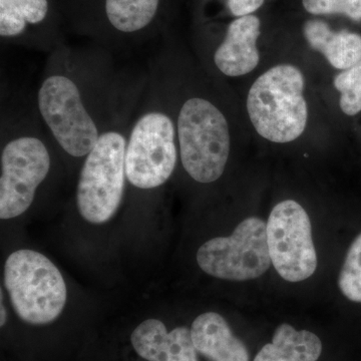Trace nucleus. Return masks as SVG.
Masks as SVG:
<instances>
[{
	"mask_svg": "<svg viewBox=\"0 0 361 361\" xmlns=\"http://www.w3.org/2000/svg\"><path fill=\"white\" fill-rule=\"evenodd\" d=\"M0 218L13 219L32 205L40 185L52 167L56 147L37 115L35 103L1 108Z\"/></svg>",
	"mask_w": 361,
	"mask_h": 361,
	"instance_id": "obj_2",
	"label": "nucleus"
},
{
	"mask_svg": "<svg viewBox=\"0 0 361 361\" xmlns=\"http://www.w3.org/2000/svg\"><path fill=\"white\" fill-rule=\"evenodd\" d=\"M306 11L315 16L343 14L353 20H361V0H302Z\"/></svg>",
	"mask_w": 361,
	"mask_h": 361,
	"instance_id": "obj_18",
	"label": "nucleus"
},
{
	"mask_svg": "<svg viewBox=\"0 0 361 361\" xmlns=\"http://www.w3.org/2000/svg\"><path fill=\"white\" fill-rule=\"evenodd\" d=\"M271 262L284 280L299 282L312 276L317 267L310 216L294 200L278 203L267 224Z\"/></svg>",
	"mask_w": 361,
	"mask_h": 361,
	"instance_id": "obj_8",
	"label": "nucleus"
},
{
	"mask_svg": "<svg viewBox=\"0 0 361 361\" xmlns=\"http://www.w3.org/2000/svg\"><path fill=\"white\" fill-rule=\"evenodd\" d=\"M130 341L135 353L148 361H198L187 327L169 332L160 320H145L133 331Z\"/></svg>",
	"mask_w": 361,
	"mask_h": 361,
	"instance_id": "obj_10",
	"label": "nucleus"
},
{
	"mask_svg": "<svg viewBox=\"0 0 361 361\" xmlns=\"http://www.w3.org/2000/svg\"><path fill=\"white\" fill-rule=\"evenodd\" d=\"M303 92V73L296 66H275L261 75L252 85L246 104L256 132L277 144L298 139L308 120Z\"/></svg>",
	"mask_w": 361,
	"mask_h": 361,
	"instance_id": "obj_5",
	"label": "nucleus"
},
{
	"mask_svg": "<svg viewBox=\"0 0 361 361\" xmlns=\"http://www.w3.org/2000/svg\"><path fill=\"white\" fill-rule=\"evenodd\" d=\"M322 353L319 337L283 323L275 330L272 342L261 348L254 361H317Z\"/></svg>",
	"mask_w": 361,
	"mask_h": 361,
	"instance_id": "obj_13",
	"label": "nucleus"
},
{
	"mask_svg": "<svg viewBox=\"0 0 361 361\" xmlns=\"http://www.w3.org/2000/svg\"><path fill=\"white\" fill-rule=\"evenodd\" d=\"M190 332L197 353L211 361H250L245 344L233 334L229 324L218 313L199 315Z\"/></svg>",
	"mask_w": 361,
	"mask_h": 361,
	"instance_id": "obj_11",
	"label": "nucleus"
},
{
	"mask_svg": "<svg viewBox=\"0 0 361 361\" xmlns=\"http://www.w3.org/2000/svg\"><path fill=\"white\" fill-rule=\"evenodd\" d=\"M6 323V307H4V303H2L1 300V319H0V325L4 326V324Z\"/></svg>",
	"mask_w": 361,
	"mask_h": 361,
	"instance_id": "obj_20",
	"label": "nucleus"
},
{
	"mask_svg": "<svg viewBox=\"0 0 361 361\" xmlns=\"http://www.w3.org/2000/svg\"><path fill=\"white\" fill-rule=\"evenodd\" d=\"M4 284L16 314L32 325L51 323L66 303L61 271L47 256L30 249L13 252L4 266Z\"/></svg>",
	"mask_w": 361,
	"mask_h": 361,
	"instance_id": "obj_6",
	"label": "nucleus"
},
{
	"mask_svg": "<svg viewBox=\"0 0 361 361\" xmlns=\"http://www.w3.org/2000/svg\"><path fill=\"white\" fill-rule=\"evenodd\" d=\"M49 13V0H0V37L21 42L30 26L44 23Z\"/></svg>",
	"mask_w": 361,
	"mask_h": 361,
	"instance_id": "obj_15",
	"label": "nucleus"
},
{
	"mask_svg": "<svg viewBox=\"0 0 361 361\" xmlns=\"http://www.w3.org/2000/svg\"><path fill=\"white\" fill-rule=\"evenodd\" d=\"M161 0H104V20L116 37L130 39L149 30L158 16Z\"/></svg>",
	"mask_w": 361,
	"mask_h": 361,
	"instance_id": "obj_14",
	"label": "nucleus"
},
{
	"mask_svg": "<svg viewBox=\"0 0 361 361\" xmlns=\"http://www.w3.org/2000/svg\"><path fill=\"white\" fill-rule=\"evenodd\" d=\"M197 262L204 272L219 279L246 281L260 277L272 263L265 222L247 218L231 236L209 240L197 252Z\"/></svg>",
	"mask_w": 361,
	"mask_h": 361,
	"instance_id": "obj_7",
	"label": "nucleus"
},
{
	"mask_svg": "<svg viewBox=\"0 0 361 361\" xmlns=\"http://www.w3.org/2000/svg\"><path fill=\"white\" fill-rule=\"evenodd\" d=\"M338 286L346 298L361 303V233L349 247L339 274Z\"/></svg>",
	"mask_w": 361,
	"mask_h": 361,
	"instance_id": "obj_16",
	"label": "nucleus"
},
{
	"mask_svg": "<svg viewBox=\"0 0 361 361\" xmlns=\"http://www.w3.org/2000/svg\"><path fill=\"white\" fill-rule=\"evenodd\" d=\"M260 20L246 16L232 21L225 39L214 51V66L229 78L242 77L251 73L260 61L257 39L260 35Z\"/></svg>",
	"mask_w": 361,
	"mask_h": 361,
	"instance_id": "obj_9",
	"label": "nucleus"
},
{
	"mask_svg": "<svg viewBox=\"0 0 361 361\" xmlns=\"http://www.w3.org/2000/svg\"><path fill=\"white\" fill-rule=\"evenodd\" d=\"M125 118L102 134L82 164L75 202L82 217L103 224L115 216L126 190V149L133 118Z\"/></svg>",
	"mask_w": 361,
	"mask_h": 361,
	"instance_id": "obj_4",
	"label": "nucleus"
},
{
	"mask_svg": "<svg viewBox=\"0 0 361 361\" xmlns=\"http://www.w3.org/2000/svg\"><path fill=\"white\" fill-rule=\"evenodd\" d=\"M264 4V0H227V6L233 16L237 18L251 16Z\"/></svg>",
	"mask_w": 361,
	"mask_h": 361,
	"instance_id": "obj_19",
	"label": "nucleus"
},
{
	"mask_svg": "<svg viewBox=\"0 0 361 361\" xmlns=\"http://www.w3.org/2000/svg\"><path fill=\"white\" fill-rule=\"evenodd\" d=\"M153 63L163 78L172 106L183 169L195 182H216L224 174L231 149L229 122L224 111L205 94L194 92L176 97L156 59Z\"/></svg>",
	"mask_w": 361,
	"mask_h": 361,
	"instance_id": "obj_3",
	"label": "nucleus"
},
{
	"mask_svg": "<svg viewBox=\"0 0 361 361\" xmlns=\"http://www.w3.org/2000/svg\"><path fill=\"white\" fill-rule=\"evenodd\" d=\"M303 30L310 47L337 70H348L360 61L361 37L357 33L334 32L322 20L307 21Z\"/></svg>",
	"mask_w": 361,
	"mask_h": 361,
	"instance_id": "obj_12",
	"label": "nucleus"
},
{
	"mask_svg": "<svg viewBox=\"0 0 361 361\" xmlns=\"http://www.w3.org/2000/svg\"><path fill=\"white\" fill-rule=\"evenodd\" d=\"M47 56L35 94L37 115L56 148L84 161L103 133L135 115L148 75L118 70L106 51L59 45Z\"/></svg>",
	"mask_w": 361,
	"mask_h": 361,
	"instance_id": "obj_1",
	"label": "nucleus"
},
{
	"mask_svg": "<svg viewBox=\"0 0 361 361\" xmlns=\"http://www.w3.org/2000/svg\"><path fill=\"white\" fill-rule=\"evenodd\" d=\"M334 87L341 92V111L353 116L361 111V59L356 65L341 71L334 78Z\"/></svg>",
	"mask_w": 361,
	"mask_h": 361,
	"instance_id": "obj_17",
	"label": "nucleus"
}]
</instances>
